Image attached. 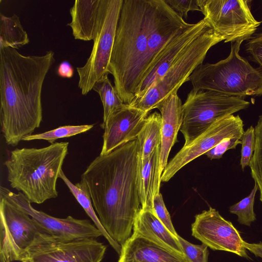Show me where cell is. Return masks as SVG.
Instances as JSON below:
<instances>
[{
    "label": "cell",
    "mask_w": 262,
    "mask_h": 262,
    "mask_svg": "<svg viewBox=\"0 0 262 262\" xmlns=\"http://www.w3.org/2000/svg\"><path fill=\"white\" fill-rule=\"evenodd\" d=\"M138 163L136 139L108 154L99 155L81 177L100 223L121 246L132 235L141 207Z\"/></svg>",
    "instance_id": "cell-1"
},
{
    "label": "cell",
    "mask_w": 262,
    "mask_h": 262,
    "mask_svg": "<svg viewBox=\"0 0 262 262\" xmlns=\"http://www.w3.org/2000/svg\"><path fill=\"white\" fill-rule=\"evenodd\" d=\"M54 55L52 51L25 56L14 48L0 49L1 123L7 145L16 146L40 126L42 87Z\"/></svg>",
    "instance_id": "cell-2"
},
{
    "label": "cell",
    "mask_w": 262,
    "mask_h": 262,
    "mask_svg": "<svg viewBox=\"0 0 262 262\" xmlns=\"http://www.w3.org/2000/svg\"><path fill=\"white\" fill-rule=\"evenodd\" d=\"M162 0H123L109 73L122 102L130 104L143 80L148 41Z\"/></svg>",
    "instance_id": "cell-3"
},
{
    "label": "cell",
    "mask_w": 262,
    "mask_h": 262,
    "mask_svg": "<svg viewBox=\"0 0 262 262\" xmlns=\"http://www.w3.org/2000/svg\"><path fill=\"white\" fill-rule=\"evenodd\" d=\"M69 142L47 147L16 148L4 162L11 187L31 203L42 204L58 196L56 184L68 152Z\"/></svg>",
    "instance_id": "cell-4"
},
{
    "label": "cell",
    "mask_w": 262,
    "mask_h": 262,
    "mask_svg": "<svg viewBox=\"0 0 262 262\" xmlns=\"http://www.w3.org/2000/svg\"><path fill=\"white\" fill-rule=\"evenodd\" d=\"M242 42H231L226 58L200 65L190 76L193 89L243 98L262 95V70L252 67L239 55Z\"/></svg>",
    "instance_id": "cell-5"
},
{
    "label": "cell",
    "mask_w": 262,
    "mask_h": 262,
    "mask_svg": "<svg viewBox=\"0 0 262 262\" xmlns=\"http://www.w3.org/2000/svg\"><path fill=\"white\" fill-rule=\"evenodd\" d=\"M224 40L210 27L194 38L178 57L166 73L155 82L144 95L134 100L132 107L149 112L170 95L177 94L185 82L205 58L208 51L214 45Z\"/></svg>",
    "instance_id": "cell-6"
},
{
    "label": "cell",
    "mask_w": 262,
    "mask_h": 262,
    "mask_svg": "<svg viewBox=\"0 0 262 262\" xmlns=\"http://www.w3.org/2000/svg\"><path fill=\"white\" fill-rule=\"evenodd\" d=\"M250 104L245 98L192 89L182 105L180 131L185 139L184 146L191 143L217 120L246 109Z\"/></svg>",
    "instance_id": "cell-7"
},
{
    "label": "cell",
    "mask_w": 262,
    "mask_h": 262,
    "mask_svg": "<svg viewBox=\"0 0 262 262\" xmlns=\"http://www.w3.org/2000/svg\"><path fill=\"white\" fill-rule=\"evenodd\" d=\"M247 0H198L204 19L225 42L249 40L261 22L252 15Z\"/></svg>",
    "instance_id": "cell-8"
},
{
    "label": "cell",
    "mask_w": 262,
    "mask_h": 262,
    "mask_svg": "<svg viewBox=\"0 0 262 262\" xmlns=\"http://www.w3.org/2000/svg\"><path fill=\"white\" fill-rule=\"evenodd\" d=\"M106 249L96 238L67 239L39 233L21 262H101Z\"/></svg>",
    "instance_id": "cell-9"
},
{
    "label": "cell",
    "mask_w": 262,
    "mask_h": 262,
    "mask_svg": "<svg viewBox=\"0 0 262 262\" xmlns=\"http://www.w3.org/2000/svg\"><path fill=\"white\" fill-rule=\"evenodd\" d=\"M39 233H46L27 213L0 196V256L6 262L22 261Z\"/></svg>",
    "instance_id": "cell-10"
},
{
    "label": "cell",
    "mask_w": 262,
    "mask_h": 262,
    "mask_svg": "<svg viewBox=\"0 0 262 262\" xmlns=\"http://www.w3.org/2000/svg\"><path fill=\"white\" fill-rule=\"evenodd\" d=\"M123 0H108L104 18L85 64L77 67L78 87L83 95L109 73V65Z\"/></svg>",
    "instance_id": "cell-11"
},
{
    "label": "cell",
    "mask_w": 262,
    "mask_h": 262,
    "mask_svg": "<svg viewBox=\"0 0 262 262\" xmlns=\"http://www.w3.org/2000/svg\"><path fill=\"white\" fill-rule=\"evenodd\" d=\"M244 123L239 115H230L213 123L191 143L183 147L168 163L161 176V182H167L184 166L214 147L226 137L241 140Z\"/></svg>",
    "instance_id": "cell-12"
},
{
    "label": "cell",
    "mask_w": 262,
    "mask_h": 262,
    "mask_svg": "<svg viewBox=\"0 0 262 262\" xmlns=\"http://www.w3.org/2000/svg\"><path fill=\"white\" fill-rule=\"evenodd\" d=\"M0 196L27 213L46 233L67 239L97 238L102 236L101 232L89 220L77 219L71 216L57 218L36 210L21 192L16 193L1 186Z\"/></svg>",
    "instance_id": "cell-13"
},
{
    "label": "cell",
    "mask_w": 262,
    "mask_h": 262,
    "mask_svg": "<svg viewBox=\"0 0 262 262\" xmlns=\"http://www.w3.org/2000/svg\"><path fill=\"white\" fill-rule=\"evenodd\" d=\"M192 235L213 250L225 251L250 259L239 231L215 209L209 207L195 216Z\"/></svg>",
    "instance_id": "cell-14"
},
{
    "label": "cell",
    "mask_w": 262,
    "mask_h": 262,
    "mask_svg": "<svg viewBox=\"0 0 262 262\" xmlns=\"http://www.w3.org/2000/svg\"><path fill=\"white\" fill-rule=\"evenodd\" d=\"M148 113L125 104L111 114L104 123L100 124L104 132L100 155L108 154L136 139Z\"/></svg>",
    "instance_id": "cell-15"
},
{
    "label": "cell",
    "mask_w": 262,
    "mask_h": 262,
    "mask_svg": "<svg viewBox=\"0 0 262 262\" xmlns=\"http://www.w3.org/2000/svg\"><path fill=\"white\" fill-rule=\"evenodd\" d=\"M208 27L209 25L203 18L174 36L153 61L134 100L142 97L152 84L166 73L189 43Z\"/></svg>",
    "instance_id": "cell-16"
},
{
    "label": "cell",
    "mask_w": 262,
    "mask_h": 262,
    "mask_svg": "<svg viewBox=\"0 0 262 262\" xmlns=\"http://www.w3.org/2000/svg\"><path fill=\"white\" fill-rule=\"evenodd\" d=\"M108 0H76L70 10L67 24L75 39L95 40L102 24Z\"/></svg>",
    "instance_id": "cell-17"
},
{
    "label": "cell",
    "mask_w": 262,
    "mask_h": 262,
    "mask_svg": "<svg viewBox=\"0 0 262 262\" xmlns=\"http://www.w3.org/2000/svg\"><path fill=\"white\" fill-rule=\"evenodd\" d=\"M182 105L177 93L168 96L157 108L160 111L162 118L160 155V172L161 175L168 164L171 149L178 142V133L183 120Z\"/></svg>",
    "instance_id": "cell-18"
},
{
    "label": "cell",
    "mask_w": 262,
    "mask_h": 262,
    "mask_svg": "<svg viewBox=\"0 0 262 262\" xmlns=\"http://www.w3.org/2000/svg\"><path fill=\"white\" fill-rule=\"evenodd\" d=\"M121 247L118 262H188L185 256L133 233Z\"/></svg>",
    "instance_id": "cell-19"
},
{
    "label": "cell",
    "mask_w": 262,
    "mask_h": 262,
    "mask_svg": "<svg viewBox=\"0 0 262 262\" xmlns=\"http://www.w3.org/2000/svg\"><path fill=\"white\" fill-rule=\"evenodd\" d=\"M160 145L150 155L142 160L138 158L137 183L141 208L153 212V201L160 193L161 174L160 172Z\"/></svg>",
    "instance_id": "cell-20"
},
{
    "label": "cell",
    "mask_w": 262,
    "mask_h": 262,
    "mask_svg": "<svg viewBox=\"0 0 262 262\" xmlns=\"http://www.w3.org/2000/svg\"><path fill=\"white\" fill-rule=\"evenodd\" d=\"M133 233L185 256L177 236L169 231L152 211L140 207L135 220Z\"/></svg>",
    "instance_id": "cell-21"
},
{
    "label": "cell",
    "mask_w": 262,
    "mask_h": 262,
    "mask_svg": "<svg viewBox=\"0 0 262 262\" xmlns=\"http://www.w3.org/2000/svg\"><path fill=\"white\" fill-rule=\"evenodd\" d=\"M61 179L78 203L90 217L96 227L101 232L102 236L107 241L118 255L120 254L121 246L114 240L105 230L95 212L90 194L85 186L80 182L74 184L64 174L62 170L59 173Z\"/></svg>",
    "instance_id": "cell-22"
},
{
    "label": "cell",
    "mask_w": 262,
    "mask_h": 262,
    "mask_svg": "<svg viewBox=\"0 0 262 262\" xmlns=\"http://www.w3.org/2000/svg\"><path fill=\"white\" fill-rule=\"evenodd\" d=\"M161 123V115L157 112L146 117L144 125L137 138L139 159H146L157 146L160 145Z\"/></svg>",
    "instance_id": "cell-23"
},
{
    "label": "cell",
    "mask_w": 262,
    "mask_h": 262,
    "mask_svg": "<svg viewBox=\"0 0 262 262\" xmlns=\"http://www.w3.org/2000/svg\"><path fill=\"white\" fill-rule=\"evenodd\" d=\"M29 38L24 29L19 17L13 14L7 16L0 14V49L12 48L15 49L28 44Z\"/></svg>",
    "instance_id": "cell-24"
},
{
    "label": "cell",
    "mask_w": 262,
    "mask_h": 262,
    "mask_svg": "<svg viewBox=\"0 0 262 262\" xmlns=\"http://www.w3.org/2000/svg\"><path fill=\"white\" fill-rule=\"evenodd\" d=\"M93 90L100 96L103 107L102 124L104 123L114 112L123 107L124 104L120 98L115 86L108 78V74L98 81Z\"/></svg>",
    "instance_id": "cell-25"
},
{
    "label": "cell",
    "mask_w": 262,
    "mask_h": 262,
    "mask_svg": "<svg viewBox=\"0 0 262 262\" xmlns=\"http://www.w3.org/2000/svg\"><path fill=\"white\" fill-rule=\"evenodd\" d=\"M93 124L64 125L42 133L27 136L22 141L44 140L53 144L58 139L70 137L87 132L93 127Z\"/></svg>",
    "instance_id": "cell-26"
},
{
    "label": "cell",
    "mask_w": 262,
    "mask_h": 262,
    "mask_svg": "<svg viewBox=\"0 0 262 262\" xmlns=\"http://www.w3.org/2000/svg\"><path fill=\"white\" fill-rule=\"evenodd\" d=\"M256 145L249 164L252 178L258 186L259 199L262 202V115L255 127Z\"/></svg>",
    "instance_id": "cell-27"
},
{
    "label": "cell",
    "mask_w": 262,
    "mask_h": 262,
    "mask_svg": "<svg viewBox=\"0 0 262 262\" xmlns=\"http://www.w3.org/2000/svg\"><path fill=\"white\" fill-rule=\"evenodd\" d=\"M258 189V186L255 183L253 188L247 196L229 207V212L237 216V221L239 224L250 226L256 220L254 204Z\"/></svg>",
    "instance_id": "cell-28"
},
{
    "label": "cell",
    "mask_w": 262,
    "mask_h": 262,
    "mask_svg": "<svg viewBox=\"0 0 262 262\" xmlns=\"http://www.w3.org/2000/svg\"><path fill=\"white\" fill-rule=\"evenodd\" d=\"M177 237L188 262L208 261L209 251L207 246L204 244L201 245L192 244L179 235Z\"/></svg>",
    "instance_id": "cell-29"
},
{
    "label": "cell",
    "mask_w": 262,
    "mask_h": 262,
    "mask_svg": "<svg viewBox=\"0 0 262 262\" xmlns=\"http://www.w3.org/2000/svg\"><path fill=\"white\" fill-rule=\"evenodd\" d=\"M240 165L243 170L249 165L256 145L255 127L250 126L244 132L242 138Z\"/></svg>",
    "instance_id": "cell-30"
},
{
    "label": "cell",
    "mask_w": 262,
    "mask_h": 262,
    "mask_svg": "<svg viewBox=\"0 0 262 262\" xmlns=\"http://www.w3.org/2000/svg\"><path fill=\"white\" fill-rule=\"evenodd\" d=\"M153 212L169 231L174 235H178L172 225L170 215L165 206L161 193L155 195L154 198Z\"/></svg>",
    "instance_id": "cell-31"
},
{
    "label": "cell",
    "mask_w": 262,
    "mask_h": 262,
    "mask_svg": "<svg viewBox=\"0 0 262 262\" xmlns=\"http://www.w3.org/2000/svg\"><path fill=\"white\" fill-rule=\"evenodd\" d=\"M239 138L237 137H226L221 140L214 147L205 153L210 159H219L229 149H235L237 145L241 144Z\"/></svg>",
    "instance_id": "cell-32"
},
{
    "label": "cell",
    "mask_w": 262,
    "mask_h": 262,
    "mask_svg": "<svg viewBox=\"0 0 262 262\" xmlns=\"http://www.w3.org/2000/svg\"><path fill=\"white\" fill-rule=\"evenodd\" d=\"M182 18H187L190 11H201L198 0H165Z\"/></svg>",
    "instance_id": "cell-33"
},
{
    "label": "cell",
    "mask_w": 262,
    "mask_h": 262,
    "mask_svg": "<svg viewBox=\"0 0 262 262\" xmlns=\"http://www.w3.org/2000/svg\"><path fill=\"white\" fill-rule=\"evenodd\" d=\"M246 51L251 59L257 63L262 70V33L256 34L248 40Z\"/></svg>",
    "instance_id": "cell-34"
},
{
    "label": "cell",
    "mask_w": 262,
    "mask_h": 262,
    "mask_svg": "<svg viewBox=\"0 0 262 262\" xmlns=\"http://www.w3.org/2000/svg\"><path fill=\"white\" fill-rule=\"evenodd\" d=\"M57 73L62 78H71L73 76L74 69L69 62L64 61L59 65Z\"/></svg>",
    "instance_id": "cell-35"
},
{
    "label": "cell",
    "mask_w": 262,
    "mask_h": 262,
    "mask_svg": "<svg viewBox=\"0 0 262 262\" xmlns=\"http://www.w3.org/2000/svg\"><path fill=\"white\" fill-rule=\"evenodd\" d=\"M244 247L253 253L256 257L262 258V243H249L245 241L243 242Z\"/></svg>",
    "instance_id": "cell-36"
},
{
    "label": "cell",
    "mask_w": 262,
    "mask_h": 262,
    "mask_svg": "<svg viewBox=\"0 0 262 262\" xmlns=\"http://www.w3.org/2000/svg\"><path fill=\"white\" fill-rule=\"evenodd\" d=\"M0 262H6L3 257L0 256Z\"/></svg>",
    "instance_id": "cell-37"
}]
</instances>
